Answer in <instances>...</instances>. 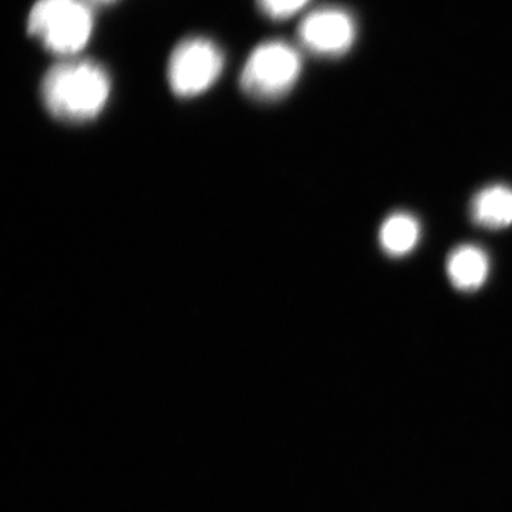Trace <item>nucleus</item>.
<instances>
[{
  "label": "nucleus",
  "instance_id": "nucleus-7",
  "mask_svg": "<svg viewBox=\"0 0 512 512\" xmlns=\"http://www.w3.org/2000/svg\"><path fill=\"white\" fill-rule=\"evenodd\" d=\"M471 220L485 229H504L512 225V188L488 185L471 201Z\"/></svg>",
  "mask_w": 512,
  "mask_h": 512
},
{
  "label": "nucleus",
  "instance_id": "nucleus-3",
  "mask_svg": "<svg viewBox=\"0 0 512 512\" xmlns=\"http://www.w3.org/2000/svg\"><path fill=\"white\" fill-rule=\"evenodd\" d=\"M301 72L298 50L281 40H271L249 55L241 73V87L254 100H281L291 92Z\"/></svg>",
  "mask_w": 512,
  "mask_h": 512
},
{
  "label": "nucleus",
  "instance_id": "nucleus-10",
  "mask_svg": "<svg viewBox=\"0 0 512 512\" xmlns=\"http://www.w3.org/2000/svg\"><path fill=\"white\" fill-rule=\"evenodd\" d=\"M90 3H97V5H109V3L116 2V0H89Z\"/></svg>",
  "mask_w": 512,
  "mask_h": 512
},
{
  "label": "nucleus",
  "instance_id": "nucleus-1",
  "mask_svg": "<svg viewBox=\"0 0 512 512\" xmlns=\"http://www.w3.org/2000/svg\"><path fill=\"white\" fill-rule=\"evenodd\" d=\"M111 92L109 73L89 59H70L50 67L42 82L43 104L64 123H86L106 107Z\"/></svg>",
  "mask_w": 512,
  "mask_h": 512
},
{
  "label": "nucleus",
  "instance_id": "nucleus-8",
  "mask_svg": "<svg viewBox=\"0 0 512 512\" xmlns=\"http://www.w3.org/2000/svg\"><path fill=\"white\" fill-rule=\"evenodd\" d=\"M420 224L407 212H396L384 220L379 232L380 247L393 258L410 254L420 241Z\"/></svg>",
  "mask_w": 512,
  "mask_h": 512
},
{
  "label": "nucleus",
  "instance_id": "nucleus-5",
  "mask_svg": "<svg viewBox=\"0 0 512 512\" xmlns=\"http://www.w3.org/2000/svg\"><path fill=\"white\" fill-rule=\"evenodd\" d=\"M298 36L313 55L342 56L355 43V19L346 10L330 6L313 10L299 25Z\"/></svg>",
  "mask_w": 512,
  "mask_h": 512
},
{
  "label": "nucleus",
  "instance_id": "nucleus-9",
  "mask_svg": "<svg viewBox=\"0 0 512 512\" xmlns=\"http://www.w3.org/2000/svg\"><path fill=\"white\" fill-rule=\"evenodd\" d=\"M311 0H256L258 8L272 20H285L301 12Z\"/></svg>",
  "mask_w": 512,
  "mask_h": 512
},
{
  "label": "nucleus",
  "instance_id": "nucleus-4",
  "mask_svg": "<svg viewBox=\"0 0 512 512\" xmlns=\"http://www.w3.org/2000/svg\"><path fill=\"white\" fill-rule=\"evenodd\" d=\"M224 64L220 46L205 37H190L178 43L171 53L168 83L177 96H198L220 79Z\"/></svg>",
  "mask_w": 512,
  "mask_h": 512
},
{
  "label": "nucleus",
  "instance_id": "nucleus-6",
  "mask_svg": "<svg viewBox=\"0 0 512 512\" xmlns=\"http://www.w3.org/2000/svg\"><path fill=\"white\" fill-rule=\"evenodd\" d=\"M446 269L454 288L461 292H474L487 281L490 258L477 245H460L448 255Z\"/></svg>",
  "mask_w": 512,
  "mask_h": 512
},
{
  "label": "nucleus",
  "instance_id": "nucleus-2",
  "mask_svg": "<svg viewBox=\"0 0 512 512\" xmlns=\"http://www.w3.org/2000/svg\"><path fill=\"white\" fill-rule=\"evenodd\" d=\"M93 29L89 0H37L29 13V35L53 55L76 56L89 43Z\"/></svg>",
  "mask_w": 512,
  "mask_h": 512
}]
</instances>
